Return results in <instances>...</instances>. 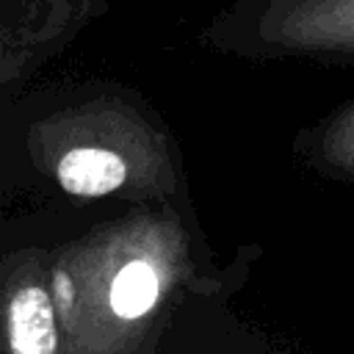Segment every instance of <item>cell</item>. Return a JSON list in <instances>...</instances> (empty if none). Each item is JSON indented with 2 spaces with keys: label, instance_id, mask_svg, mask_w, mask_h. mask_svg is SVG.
<instances>
[{
  "label": "cell",
  "instance_id": "obj_2",
  "mask_svg": "<svg viewBox=\"0 0 354 354\" xmlns=\"http://www.w3.org/2000/svg\"><path fill=\"white\" fill-rule=\"evenodd\" d=\"M28 163L64 196L94 202H174L185 188L183 149L158 108L136 88L83 77L17 94Z\"/></svg>",
  "mask_w": 354,
  "mask_h": 354
},
{
  "label": "cell",
  "instance_id": "obj_1",
  "mask_svg": "<svg viewBox=\"0 0 354 354\" xmlns=\"http://www.w3.org/2000/svg\"><path fill=\"white\" fill-rule=\"evenodd\" d=\"M50 288L64 354H155L183 299L218 282L174 202H136L50 249Z\"/></svg>",
  "mask_w": 354,
  "mask_h": 354
},
{
  "label": "cell",
  "instance_id": "obj_4",
  "mask_svg": "<svg viewBox=\"0 0 354 354\" xmlns=\"http://www.w3.org/2000/svg\"><path fill=\"white\" fill-rule=\"evenodd\" d=\"M116 0H0V94L17 97Z\"/></svg>",
  "mask_w": 354,
  "mask_h": 354
},
{
  "label": "cell",
  "instance_id": "obj_3",
  "mask_svg": "<svg viewBox=\"0 0 354 354\" xmlns=\"http://www.w3.org/2000/svg\"><path fill=\"white\" fill-rule=\"evenodd\" d=\"M196 41L243 61L354 66V0H227Z\"/></svg>",
  "mask_w": 354,
  "mask_h": 354
},
{
  "label": "cell",
  "instance_id": "obj_6",
  "mask_svg": "<svg viewBox=\"0 0 354 354\" xmlns=\"http://www.w3.org/2000/svg\"><path fill=\"white\" fill-rule=\"evenodd\" d=\"M301 169L337 183H354V97L304 124L293 144Z\"/></svg>",
  "mask_w": 354,
  "mask_h": 354
},
{
  "label": "cell",
  "instance_id": "obj_5",
  "mask_svg": "<svg viewBox=\"0 0 354 354\" xmlns=\"http://www.w3.org/2000/svg\"><path fill=\"white\" fill-rule=\"evenodd\" d=\"M6 354H64L50 288V249L22 246L3 257Z\"/></svg>",
  "mask_w": 354,
  "mask_h": 354
}]
</instances>
